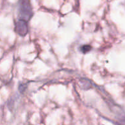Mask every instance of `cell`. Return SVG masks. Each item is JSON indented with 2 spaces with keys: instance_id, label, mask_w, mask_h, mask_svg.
<instances>
[{
  "instance_id": "obj_1",
  "label": "cell",
  "mask_w": 125,
  "mask_h": 125,
  "mask_svg": "<svg viewBox=\"0 0 125 125\" xmlns=\"http://www.w3.org/2000/svg\"><path fill=\"white\" fill-rule=\"evenodd\" d=\"M18 17L28 21L33 17V12L29 0L18 1Z\"/></svg>"
},
{
  "instance_id": "obj_2",
  "label": "cell",
  "mask_w": 125,
  "mask_h": 125,
  "mask_svg": "<svg viewBox=\"0 0 125 125\" xmlns=\"http://www.w3.org/2000/svg\"><path fill=\"white\" fill-rule=\"evenodd\" d=\"M15 30L20 36H25L28 32V26L26 21L19 18L15 23Z\"/></svg>"
},
{
  "instance_id": "obj_3",
  "label": "cell",
  "mask_w": 125,
  "mask_h": 125,
  "mask_svg": "<svg viewBox=\"0 0 125 125\" xmlns=\"http://www.w3.org/2000/svg\"><path fill=\"white\" fill-rule=\"evenodd\" d=\"M91 46L90 45H85L81 46V51L83 52V53H87V52L91 51Z\"/></svg>"
}]
</instances>
